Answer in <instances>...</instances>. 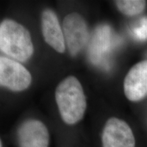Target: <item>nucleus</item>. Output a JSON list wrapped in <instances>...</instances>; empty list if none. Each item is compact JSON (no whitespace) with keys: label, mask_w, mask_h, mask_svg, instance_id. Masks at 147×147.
<instances>
[{"label":"nucleus","mask_w":147,"mask_h":147,"mask_svg":"<svg viewBox=\"0 0 147 147\" xmlns=\"http://www.w3.org/2000/svg\"><path fill=\"white\" fill-rule=\"evenodd\" d=\"M55 100L64 123L74 125L83 118L87 101L83 88L76 77L69 76L57 87Z\"/></svg>","instance_id":"1"},{"label":"nucleus","mask_w":147,"mask_h":147,"mask_svg":"<svg viewBox=\"0 0 147 147\" xmlns=\"http://www.w3.org/2000/svg\"><path fill=\"white\" fill-rule=\"evenodd\" d=\"M0 49L5 55L18 61L30 59L34 51L29 31L12 19H5L0 25Z\"/></svg>","instance_id":"2"},{"label":"nucleus","mask_w":147,"mask_h":147,"mask_svg":"<svg viewBox=\"0 0 147 147\" xmlns=\"http://www.w3.org/2000/svg\"><path fill=\"white\" fill-rule=\"evenodd\" d=\"M32 75L21 63L12 59L0 57V84L13 91L27 89L32 83Z\"/></svg>","instance_id":"3"},{"label":"nucleus","mask_w":147,"mask_h":147,"mask_svg":"<svg viewBox=\"0 0 147 147\" xmlns=\"http://www.w3.org/2000/svg\"><path fill=\"white\" fill-rule=\"evenodd\" d=\"M64 38L72 56L78 54L87 45L89 30L82 16L76 12L67 14L63 22Z\"/></svg>","instance_id":"4"},{"label":"nucleus","mask_w":147,"mask_h":147,"mask_svg":"<svg viewBox=\"0 0 147 147\" xmlns=\"http://www.w3.org/2000/svg\"><path fill=\"white\" fill-rule=\"evenodd\" d=\"M102 147H135L131 127L125 121L111 117L106 121L102 134Z\"/></svg>","instance_id":"5"},{"label":"nucleus","mask_w":147,"mask_h":147,"mask_svg":"<svg viewBox=\"0 0 147 147\" xmlns=\"http://www.w3.org/2000/svg\"><path fill=\"white\" fill-rule=\"evenodd\" d=\"M17 139L19 147H49L50 134L42 121L29 119L18 128Z\"/></svg>","instance_id":"6"},{"label":"nucleus","mask_w":147,"mask_h":147,"mask_svg":"<svg viewBox=\"0 0 147 147\" xmlns=\"http://www.w3.org/2000/svg\"><path fill=\"white\" fill-rule=\"evenodd\" d=\"M124 93L131 102H138L147 95V60L134 65L127 74Z\"/></svg>","instance_id":"7"},{"label":"nucleus","mask_w":147,"mask_h":147,"mask_svg":"<svg viewBox=\"0 0 147 147\" xmlns=\"http://www.w3.org/2000/svg\"><path fill=\"white\" fill-rule=\"evenodd\" d=\"M42 33L45 42L57 52L63 53L65 51V41L63 32L56 14L50 9L42 12L41 16Z\"/></svg>","instance_id":"8"},{"label":"nucleus","mask_w":147,"mask_h":147,"mask_svg":"<svg viewBox=\"0 0 147 147\" xmlns=\"http://www.w3.org/2000/svg\"><path fill=\"white\" fill-rule=\"evenodd\" d=\"M112 41V31L109 26L102 25L96 29L89 47V56L94 63H100L104 55L109 52Z\"/></svg>","instance_id":"9"},{"label":"nucleus","mask_w":147,"mask_h":147,"mask_svg":"<svg viewBox=\"0 0 147 147\" xmlns=\"http://www.w3.org/2000/svg\"><path fill=\"white\" fill-rule=\"evenodd\" d=\"M115 3L121 13L128 16L138 15L144 12L146 6V1L142 0H118Z\"/></svg>","instance_id":"10"},{"label":"nucleus","mask_w":147,"mask_h":147,"mask_svg":"<svg viewBox=\"0 0 147 147\" xmlns=\"http://www.w3.org/2000/svg\"><path fill=\"white\" fill-rule=\"evenodd\" d=\"M134 37L140 41L147 40V17L144 16L139 21L138 25L132 30Z\"/></svg>","instance_id":"11"},{"label":"nucleus","mask_w":147,"mask_h":147,"mask_svg":"<svg viewBox=\"0 0 147 147\" xmlns=\"http://www.w3.org/2000/svg\"><path fill=\"white\" fill-rule=\"evenodd\" d=\"M1 147H2V142H1Z\"/></svg>","instance_id":"12"}]
</instances>
